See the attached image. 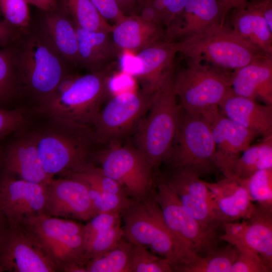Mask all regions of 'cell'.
Listing matches in <instances>:
<instances>
[{
	"mask_svg": "<svg viewBox=\"0 0 272 272\" xmlns=\"http://www.w3.org/2000/svg\"><path fill=\"white\" fill-rule=\"evenodd\" d=\"M165 164L171 168L189 170L200 177L219 170L209 121L201 115L189 114L181 109L170 153Z\"/></svg>",
	"mask_w": 272,
	"mask_h": 272,
	"instance_id": "7",
	"label": "cell"
},
{
	"mask_svg": "<svg viewBox=\"0 0 272 272\" xmlns=\"http://www.w3.org/2000/svg\"><path fill=\"white\" fill-rule=\"evenodd\" d=\"M176 42L178 53L184 57L229 71L269 56L224 24L216 25L199 35Z\"/></svg>",
	"mask_w": 272,
	"mask_h": 272,
	"instance_id": "6",
	"label": "cell"
},
{
	"mask_svg": "<svg viewBox=\"0 0 272 272\" xmlns=\"http://www.w3.org/2000/svg\"><path fill=\"white\" fill-rule=\"evenodd\" d=\"M15 27L5 19L0 20V46L6 45L16 36Z\"/></svg>",
	"mask_w": 272,
	"mask_h": 272,
	"instance_id": "43",
	"label": "cell"
},
{
	"mask_svg": "<svg viewBox=\"0 0 272 272\" xmlns=\"http://www.w3.org/2000/svg\"><path fill=\"white\" fill-rule=\"evenodd\" d=\"M63 2L75 25L87 31L110 34L113 25L108 23L90 0H63Z\"/></svg>",
	"mask_w": 272,
	"mask_h": 272,
	"instance_id": "33",
	"label": "cell"
},
{
	"mask_svg": "<svg viewBox=\"0 0 272 272\" xmlns=\"http://www.w3.org/2000/svg\"><path fill=\"white\" fill-rule=\"evenodd\" d=\"M239 184L253 202L272 209V168L259 170Z\"/></svg>",
	"mask_w": 272,
	"mask_h": 272,
	"instance_id": "34",
	"label": "cell"
},
{
	"mask_svg": "<svg viewBox=\"0 0 272 272\" xmlns=\"http://www.w3.org/2000/svg\"><path fill=\"white\" fill-rule=\"evenodd\" d=\"M102 16L116 24L126 17L120 9L116 0H90Z\"/></svg>",
	"mask_w": 272,
	"mask_h": 272,
	"instance_id": "42",
	"label": "cell"
},
{
	"mask_svg": "<svg viewBox=\"0 0 272 272\" xmlns=\"http://www.w3.org/2000/svg\"><path fill=\"white\" fill-rule=\"evenodd\" d=\"M272 168V135L263 138L260 142L250 145L222 171L225 177L238 183L255 172Z\"/></svg>",
	"mask_w": 272,
	"mask_h": 272,
	"instance_id": "28",
	"label": "cell"
},
{
	"mask_svg": "<svg viewBox=\"0 0 272 272\" xmlns=\"http://www.w3.org/2000/svg\"><path fill=\"white\" fill-rule=\"evenodd\" d=\"M174 63L153 93L147 114L135 130V147L155 171L169 156L181 108L174 89Z\"/></svg>",
	"mask_w": 272,
	"mask_h": 272,
	"instance_id": "2",
	"label": "cell"
},
{
	"mask_svg": "<svg viewBox=\"0 0 272 272\" xmlns=\"http://www.w3.org/2000/svg\"><path fill=\"white\" fill-rule=\"evenodd\" d=\"M154 92L142 89L138 92H123L112 97L91 124L97 144L121 142L135 131L148 111Z\"/></svg>",
	"mask_w": 272,
	"mask_h": 272,
	"instance_id": "11",
	"label": "cell"
},
{
	"mask_svg": "<svg viewBox=\"0 0 272 272\" xmlns=\"http://www.w3.org/2000/svg\"><path fill=\"white\" fill-rule=\"evenodd\" d=\"M47 184L38 183L4 174L0 183V208L9 225L20 224L26 217L44 214Z\"/></svg>",
	"mask_w": 272,
	"mask_h": 272,
	"instance_id": "17",
	"label": "cell"
},
{
	"mask_svg": "<svg viewBox=\"0 0 272 272\" xmlns=\"http://www.w3.org/2000/svg\"><path fill=\"white\" fill-rule=\"evenodd\" d=\"M231 85L236 95L272 105V57H264L232 71Z\"/></svg>",
	"mask_w": 272,
	"mask_h": 272,
	"instance_id": "23",
	"label": "cell"
},
{
	"mask_svg": "<svg viewBox=\"0 0 272 272\" xmlns=\"http://www.w3.org/2000/svg\"><path fill=\"white\" fill-rule=\"evenodd\" d=\"M49 216L89 221L97 215L83 180L71 176L52 179L47 184L44 214Z\"/></svg>",
	"mask_w": 272,
	"mask_h": 272,
	"instance_id": "16",
	"label": "cell"
},
{
	"mask_svg": "<svg viewBox=\"0 0 272 272\" xmlns=\"http://www.w3.org/2000/svg\"><path fill=\"white\" fill-rule=\"evenodd\" d=\"M231 22V28L241 37L272 57V31L254 4L235 9Z\"/></svg>",
	"mask_w": 272,
	"mask_h": 272,
	"instance_id": "27",
	"label": "cell"
},
{
	"mask_svg": "<svg viewBox=\"0 0 272 272\" xmlns=\"http://www.w3.org/2000/svg\"><path fill=\"white\" fill-rule=\"evenodd\" d=\"M59 56L48 41L36 38L29 40L21 53V77L39 103L48 98L67 76Z\"/></svg>",
	"mask_w": 272,
	"mask_h": 272,
	"instance_id": "12",
	"label": "cell"
},
{
	"mask_svg": "<svg viewBox=\"0 0 272 272\" xmlns=\"http://www.w3.org/2000/svg\"><path fill=\"white\" fill-rule=\"evenodd\" d=\"M228 13L218 0H187L176 23L166 31L165 40L178 41L224 24Z\"/></svg>",
	"mask_w": 272,
	"mask_h": 272,
	"instance_id": "19",
	"label": "cell"
},
{
	"mask_svg": "<svg viewBox=\"0 0 272 272\" xmlns=\"http://www.w3.org/2000/svg\"><path fill=\"white\" fill-rule=\"evenodd\" d=\"M248 0H243V1H244L245 3H248Z\"/></svg>",
	"mask_w": 272,
	"mask_h": 272,
	"instance_id": "51",
	"label": "cell"
},
{
	"mask_svg": "<svg viewBox=\"0 0 272 272\" xmlns=\"http://www.w3.org/2000/svg\"><path fill=\"white\" fill-rule=\"evenodd\" d=\"M121 214L104 213L96 215L84 225V236L86 245L95 236L120 224Z\"/></svg>",
	"mask_w": 272,
	"mask_h": 272,
	"instance_id": "40",
	"label": "cell"
},
{
	"mask_svg": "<svg viewBox=\"0 0 272 272\" xmlns=\"http://www.w3.org/2000/svg\"><path fill=\"white\" fill-rule=\"evenodd\" d=\"M44 26L48 42L58 54L79 63L78 42L73 22L61 15L53 14L46 17Z\"/></svg>",
	"mask_w": 272,
	"mask_h": 272,
	"instance_id": "29",
	"label": "cell"
},
{
	"mask_svg": "<svg viewBox=\"0 0 272 272\" xmlns=\"http://www.w3.org/2000/svg\"><path fill=\"white\" fill-rule=\"evenodd\" d=\"M93 160L120 184L131 199H144L154 193L156 171L135 146L122 144L121 141L110 143L104 149L95 150Z\"/></svg>",
	"mask_w": 272,
	"mask_h": 272,
	"instance_id": "10",
	"label": "cell"
},
{
	"mask_svg": "<svg viewBox=\"0 0 272 272\" xmlns=\"http://www.w3.org/2000/svg\"><path fill=\"white\" fill-rule=\"evenodd\" d=\"M121 215L124 238L128 241L145 246L154 253L168 259L171 266L188 262L165 222L154 191L146 198L132 199Z\"/></svg>",
	"mask_w": 272,
	"mask_h": 272,
	"instance_id": "5",
	"label": "cell"
},
{
	"mask_svg": "<svg viewBox=\"0 0 272 272\" xmlns=\"http://www.w3.org/2000/svg\"><path fill=\"white\" fill-rule=\"evenodd\" d=\"M187 0H138V14L144 20L170 29L180 17Z\"/></svg>",
	"mask_w": 272,
	"mask_h": 272,
	"instance_id": "31",
	"label": "cell"
},
{
	"mask_svg": "<svg viewBox=\"0 0 272 272\" xmlns=\"http://www.w3.org/2000/svg\"><path fill=\"white\" fill-rule=\"evenodd\" d=\"M169 168L166 173L159 176L175 192L183 206L203 226L221 231L224 223L205 181L189 170Z\"/></svg>",
	"mask_w": 272,
	"mask_h": 272,
	"instance_id": "13",
	"label": "cell"
},
{
	"mask_svg": "<svg viewBox=\"0 0 272 272\" xmlns=\"http://www.w3.org/2000/svg\"><path fill=\"white\" fill-rule=\"evenodd\" d=\"M238 249L228 243L220 246L203 257H196L190 262L172 265L177 272H230L236 259Z\"/></svg>",
	"mask_w": 272,
	"mask_h": 272,
	"instance_id": "30",
	"label": "cell"
},
{
	"mask_svg": "<svg viewBox=\"0 0 272 272\" xmlns=\"http://www.w3.org/2000/svg\"><path fill=\"white\" fill-rule=\"evenodd\" d=\"M26 0H0V11L5 19L15 28L26 27L30 21Z\"/></svg>",
	"mask_w": 272,
	"mask_h": 272,
	"instance_id": "38",
	"label": "cell"
},
{
	"mask_svg": "<svg viewBox=\"0 0 272 272\" xmlns=\"http://www.w3.org/2000/svg\"><path fill=\"white\" fill-rule=\"evenodd\" d=\"M166 29L148 22L138 15L126 16L113 25L112 40L121 52L137 54L144 48L165 40Z\"/></svg>",
	"mask_w": 272,
	"mask_h": 272,
	"instance_id": "24",
	"label": "cell"
},
{
	"mask_svg": "<svg viewBox=\"0 0 272 272\" xmlns=\"http://www.w3.org/2000/svg\"><path fill=\"white\" fill-rule=\"evenodd\" d=\"M210 123L216 147V164L222 172L250 146L258 135L220 112Z\"/></svg>",
	"mask_w": 272,
	"mask_h": 272,
	"instance_id": "21",
	"label": "cell"
},
{
	"mask_svg": "<svg viewBox=\"0 0 272 272\" xmlns=\"http://www.w3.org/2000/svg\"><path fill=\"white\" fill-rule=\"evenodd\" d=\"M2 14V13H1V11H0V14Z\"/></svg>",
	"mask_w": 272,
	"mask_h": 272,
	"instance_id": "52",
	"label": "cell"
},
{
	"mask_svg": "<svg viewBox=\"0 0 272 272\" xmlns=\"http://www.w3.org/2000/svg\"><path fill=\"white\" fill-rule=\"evenodd\" d=\"M57 272L21 224L9 226L0 241V272Z\"/></svg>",
	"mask_w": 272,
	"mask_h": 272,
	"instance_id": "14",
	"label": "cell"
},
{
	"mask_svg": "<svg viewBox=\"0 0 272 272\" xmlns=\"http://www.w3.org/2000/svg\"><path fill=\"white\" fill-rule=\"evenodd\" d=\"M51 3L52 4V5L54 7L56 5V3L57 2V0H49Z\"/></svg>",
	"mask_w": 272,
	"mask_h": 272,
	"instance_id": "50",
	"label": "cell"
},
{
	"mask_svg": "<svg viewBox=\"0 0 272 272\" xmlns=\"http://www.w3.org/2000/svg\"><path fill=\"white\" fill-rule=\"evenodd\" d=\"M3 162L5 173L24 180L47 184L53 178L42 166L33 131L19 137L4 149Z\"/></svg>",
	"mask_w": 272,
	"mask_h": 272,
	"instance_id": "20",
	"label": "cell"
},
{
	"mask_svg": "<svg viewBox=\"0 0 272 272\" xmlns=\"http://www.w3.org/2000/svg\"><path fill=\"white\" fill-rule=\"evenodd\" d=\"M225 8L227 13L234 9H238L245 7L248 3H245L243 0H218Z\"/></svg>",
	"mask_w": 272,
	"mask_h": 272,
	"instance_id": "46",
	"label": "cell"
},
{
	"mask_svg": "<svg viewBox=\"0 0 272 272\" xmlns=\"http://www.w3.org/2000/svg\"><path fill=\"white\" fill-rule=\"evenodd\" d=\"M254 5L272 31V0H262Z\"/></svg>",
	"mask_w": 272,
	"mask_h": 272,
	"instance_id": "44",
	"label": "cell"
},
{
	"mask_svg": "<svg viewBox=\"0 0 272 272\" xmlns=\"http://www.w3.org/2000/svg\"><path fill=\"white\" fill-rule=\"evenodd\" d=\"M4 149L0 146V183L4 174Z\"/></svg>",
	"mask_w": 272,
	"mask_h": 272,
	"instance_id": "49",
	"label": "cell"
},
{
	"mask_svg": "<svg viewBox=\"0 0 272 272\" xmlns=\"http://www.w3.org/2000/svg\"><path fill=\"white\" fill-rule=\"evenodd\" d=\"M28 119L22 108H0V142L12 133L23 128Z\"/></svg>",
	"mask_w": 272,
	"mask_h": 272,
	"instance_id": "41",
	"label": "cell"
},
{
	"mask_svg": "<svg viewBox=\"0 0 272 272\" xmlns=\"http://www.w3.org/2000/svg\"><path fill=\"white\" fill-rule=\"evenodd\" d=\"M238 256L230 272H271L272 269L255 251L246 247L237 248Z\"/></svg>",
	"mask_w": 272,
	"mask_h": 272,
	"instance_id": "39",
	"label": "cell"
},
{
	"mask_svg": "<svg viewBox=\"0 0 272 272\" xmlns=\"http://www.w3.org/2000/svg\"><path fill=\"white\" fill-rule=\"evenodd\" d=\"M16 66L17 58L13 51L9 49L0 50V108L16 93Z\"/></svg>",
	"mask_w": 272,
	"mask_h": 272,
	"instance_id": "35",
	"label": "cell"
},
{
	"mask_svg": "<svg viewBox=\"0 0 272 272\" xmlns=\"http://www.w3.org/2000/svg\"><path fill=\"white\" fill-rule=\"evenodd\" d=\"M177 53V42L159 41L129 55L124 63V72L138 80L142 89L154 92L174 64Z\"/></svg>",
	"mask_w": 272,
	"mask_h": 272,
	"instance_id": "18",
	"label": "cell"
},
{
	"mask_svg": "<svg viewBox=\"0 0 272 272\" xmlns=\"http://www.w3.org/2000/svg\"><path fill=\"white\" fill-rule=\"evenodd\" d=\"M220 112L263 138L272 135V105L235 94L231 90L219 105Z\"/></svg>",
	"mask_w": 272,
	"mask_h": 272,
	"instance_id": "22",
	"label": "cell"
},
{
	"mask_svg": "<svg viewBox=\"0 0 272 272\" xmlns=\"http://www.w3.org/2000/svg\"><path fill=\"white\" fill-rule=\"evenodd\" d=\"M186 65L175 67L174 89L181 109L209 122L220 112L219 105L231 90L232 71L185 57Z\"/></svg>",
	"mask_w": 272,
	"mask_h": 272,
	"instance_id": "3",
	"label": "cell"
},
{
	"mask_svg": "<svg viewBox=\"0 0 272 272\" xmlns=\"http://www.w3.org/2000/svg\"><path fill=\"white\" fill-rule=\"evenodd\" d=\"M134 245L123 239L113 248L89 260L86 272H131Z\"/></svg>",
	"mask_w": 272,
	"mask_h": 272,
	"instance_id": "32",
	"label": "cell"
},
{
	"mask_svg": "<svg viewBox=\"0 0 272 272\" xmlns=\"http://www.w3.org/2000/svg\"><path fill=\"white\" fill-rule=\"evenodd\" d=\"M123 238L124 232L120 224L95 236L85 246V257L87 262L113 248Z\"/></svg>",
	"mask_w": 272,
	"mask_h": 272,
	"instance_id": "37",
	"label": "cell"
},
{
	"mask_svg": "<svg viewBox=\"0 0 272 272\" xmlns=\"http://www.w3.org/2000/svg\"><path fill=\"white\" fill-rule=\"evenodd\" d=\"M20 224L35 239L57 272H86L84 225L45 214L28 216Z\"/></svg>",
	"mask_w": 272,
	"mask_h": 272,
	"instance_id": "4",
	"label": "cell"
},
{
	"mask_svg": "<svg viewBox=\"0 0 272 272\" xmlns=\"http://www.w3.org/2000/svg\"><path fill=\"white\" fill-rule=\"evenodd\" d=\"M110 81L108 68L77 76L61 95L39 103L37 111L49 118L91 125L106 98Z\"/></svg>",
	"mask_w": 272,
	"mask_h": 272,
	"instance_id": "8",
	"label": "cell"
},
{
	"mask_svg": "<svg viewBox=\"0 0 272 272\" xmlns=\"http://www.w3.org/2000/svg\"><path fill=\"white\" fill-rule=\"evenodd\" d=\"M26 1L28 4L44 11L49 10L54 7L49 0H26Z\"/></svg>",
	"mask_w": 272,
	"mask_h": 272,
	"instance_id": "47",
	"label": "cell"
},
{
	"mask_svg": "<svg viewBox=\"0 0 272 272\" xmlns=\"http://www.w3.org/2000/svg\"><path fill=\"white\" fill-rule=\"evenodd\" d=\"M134 245V244H133ZM131 272H172L169 260L161 257L147 247L134 245Z\"/></svg>",
	"mask_w": 272,
	"mask_h": 272,
	"instance_id": "36",
	"label": "cell"
},
{
	"mask_svg": "<svg viewBox=\"0 0 272 272\" xmlns=\"http://www.w3.org/2000/svg\"><path fill=\"white\" fill-rule=\"evenodd\" d=\"M9 226L6 216L0 208V241Z\"/></svg>",
	"mask_w": 272,
	"mask_h": 272,
	"instance_id": "48",
	"label": "cell"
},
{
	"mask_svg": "<svg viewBox=\"0 0 272 272\" xmlns=\"http://www.w3.org/2000/svg\"><path fill=\"white\" fill-rule=\"evenodd\" d=\"M116 1L125 16L138 14V0H116Z\"/></svg>",
	"mask_w": 272,
	"mask_h": 272,
	"instance_id": "45",
	"label": "cell"
},
{
	"mask_svg": "<svg viewBox=\"0 0 272 272\" xmlns=\"http://www.w3.org/2000/svg\"><path fill=\"white\" fill-rule=\"evenodd\" d=\"M154 196L167 226L180 245L188 262L196 257H203L220 246L222 241L219 236L222 232L205 227L194 218L159 175L155 179Z\"/></svg>",
	"mask_w": 272,
	"mask_h": 272,
	"instance_id": "9",
	"label": "cell"
},
{
	"mask_svg": "<svg viewBox=\"0 0 272 272\" xmlns=\"http://www.w3.org/2000/svg\"><path fill=\"white\" fill-rule=\"evenodd\" d=\"M75 26L78 42L79 63L92 72L108 68L109 63L120 54L121 51L114 44L110 33L90 31Z\"/></svg>",
	"mask_w": 272,
	"mask_h": 272,
	"instance_id": "26",
	"label": "cell"
},
{
	"mask_svg": "<svg viewBox=\"0 0 272 272\" xmlns=\"http://www.w3.org/2000/svg\"><path fill=\"white\" fill-rule=\"evenodd\" d=\"M219 239L237 248L255 251L272 269V209L256 204L249 219L224 223Z\"/></svg>",
	"mask_w": 272,
	"mask_h": 272,
	"instance_id": "15",
	"label": "cell"
},
{
	"mask_svg": "<svg viewBox=\"0 0 272 272\" xmlns=\"http://www.w3.org/2000/svg\"><path fill=\"white\" fill-rule=\"evenodd\" d=\"M205 183L224 223L247 220L251 216L255 204L243 186L226 177L216 182Z\"/></svg>",
	"mask_w": 272,
	"mask_h": 272,
	"instance_id": "25",
	"label": "cell"
},
{
	"mask_svg": "<svg viewBox=\"0 0 272 272\" xmlns=\"http://www.w3.org/2000/svg\"><path fill=\"white\" fill-rule=\"evenodd\" d=\"M33 131L39 159L53 177L80 172L94 165L96 142L90 125L56 118Z\"/></svg>",
	"mask_w": 272,
	"mask_h": 272,
	"instance_id": "1",
	"label": "cell"
}]
</instances>
